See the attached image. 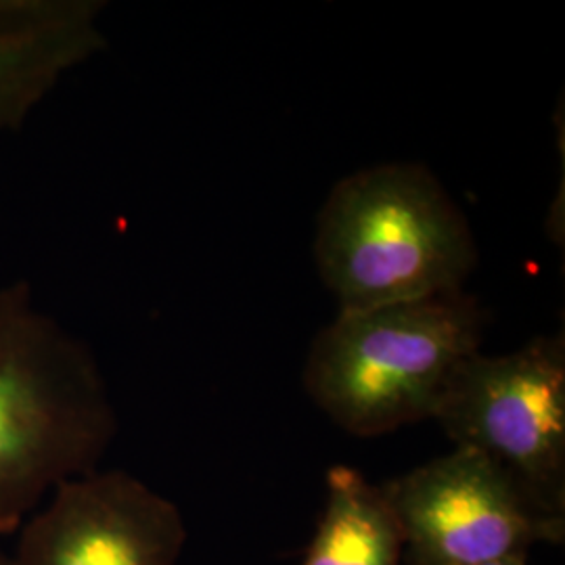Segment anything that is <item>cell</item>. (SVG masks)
Returning <instances> with one entry per match:
<instances>
[{
  "label": "cell",
  "instance_id": "cell-6",
  "mask_svg": "<svg viewBox=\"0 0 565 565\" xmlns=\"http://www.w3.org/2000/svg\"><path fill=\"white\" fill-rule=\"evenodd\" d=\"M15 532L13 565H179L189 539L177 503L102 467L57 486Z\"/></svg>",
  "mask_w": 565,
  "mask_h": 565
},
{
  "label": "cell",
  "instance_id": "cell-5",
  "mask_svg": "<svg viewBox=\"0 0 565 565\" xmlns=\"http://www.w3.org/2000/svg\"><path fill=\"white\" fill-rule=\"evenodd\" d=\"M401 525L408 565L527 562L536 545H564L565 518L536 505L503 467L455 446L380 484Z\"/></svg>",
  "mask_w": 565,
  "mask_h": 565
},
{
  "label": "cell",
  "instance_id": "cell-9",
  "mask_svg": "<svg viewBox=\"0 0 565 565\" xmlns=\"http://www.w3.org/2000/svg\"><path fill=\"white\" fill-rule=\"evenodd\" d=\"M0 565H13L11 564V553L0 545Z\"/></svg>",
  "mask_w": 565,
  "mask_h": 565
},
{
  "label": "cell",
  "instance_id": "cell-3",
  "mask_svg": "<svg viewBox=\"0 0 565 565\" xmlns=\"http://www.w3.org/2000/svg\"><path fill=\"white\" fill-rule=\"evenodd\" d=\"M484 308L465 291L340 310L303 364V390L359 438L434 419L455 371L480 352Z\"/></svg>",
  "mask_w": 565,
  "mask_h": 565
},
{
  "label": "cell",
  "instance_id": "cell-1",
  "mask_svg": "<svg viewBox=\"0 0 565 565\" xmlns=\"http://www.w3.org/2000/svg\"><path fill=\"white\" fill-rule=\"evenodd\" d=\"M118 415L97 356L28 281L0 287V534L57 486L99 469Z\"/></svg>",
  "mask_w": 565,
  "mask_h": 565
},
{
  "label": "cell",
  "instance_id": "cell-7",
  "mask_svg": "<svg viewBox=\"0 0 565 565\" xmlns=\"http://www.w3.org/2000/svg\"><path fill=\"white\" fill-rule=\"evenodd\" d=\"M99 0H0V137L105 49Z\"/></svg>",
  "mask_w": 565,
  "mask_h": 565
},
{
  "label": "cell",
  "instance_id": "cell-2",
  "mask_svg": "<svg viewBox=\"0 0 565 565\" xmlns=\"http://www.w3.org/2000/svg\"><path fill=\"white\" fill-rule=\"evenodd\" d=\"M315 260L340 310H364L463 291L478 245L434 172L380 163L331 189L317 221Z\"/></svg>",
  "mask_w": 565,
  "mask_h": 565
},
{
  "label": "cell",
  "instance_id": "cell-10",
  "mask_svg": "<svg viewBox=\"0 0 565 565\" xmlns=\"http://www.w3.org/2000/svg\"><path fill=\"white\" fill-rule=\"evenodd\" d=\"M527 562H518V559H513V562H497V564H488V565H525Z\"/></svg>",
  "mask_w": 565,
  "mask_h": 565
},
{
  "label": "cell",
  "instance_id": "cell-4",
  "mask_svg": "<svg viewBox=\"0 0 565 565\" xmlns=\"http://www.w3.org/2000/svg\"><path fill=\"white\" fill-rule=\"evenodd\" d=\"M448 440L482 452L548 513L565 518V335L471 354L434 413Z\"/></svg>",
  "mask_w": 565,
  "mask_h": 565
},
{
  "label": "cell",
  "instance_id": "cell-8",
  "mask_svg": "<svg viewBox=\"0 0 565 565\" xmlns=\"http://www.w3.org/2000/svg\"><path fill=\"white\" fill-rule=\"evenodd\" d=\"M401 525L380 484L348 465L324 478V505L302 565H403Z\"/></svg>",
  "mask_w": 565,
  "mask_h": 565
}]
</instances>
